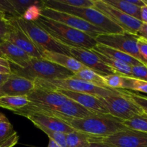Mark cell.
<instances>
[{
	"mask_svg": "<svg viewBox=\"0 0 147 147\" xmlns=\"http://www.w3.org/2000/svg\"><path fill=\"white\" fill-rule=\"evenodd\" d=\"M59 119L75 131L94 137L103 138L128 129L123 121L110 114H95L84 119L61 117Z\"/></svg>",
	"mask_w": 147,
	"mask_h": 147,
	"instance_id": "obj_1",
	"label": "cell"
},
{
	"mask_svg": "<svg viewBox=\"0 0 147 147\" xmlns=\"http://www.w3.org/2000/svg\"><path fill=\"white\" fill-rule=\"evenodd\" d=\"M35 22L57 42L68 47L92 50L98 44L96 39L86 33L42 15Z\"/></svg>",
	"mask_w": 147,
	"mask_h": 147,
	"instance_id": "obj_2",
	"label": "cell"
},
{
	"mask_svg": "<svg viewBox=\"0 0 147 147\" xmlns=\"http://www.w3.org/2000/svg\"><path fill=\"white\" fill-rule=\"evenodd\" d=\"M11 73L30 80H50L70 78L73 73L43 58L32 57L24 67L10 64Z\"/></svg>",
	"mask_w": 147,
	"mask_h": 147,
	"instance_id": "obj_3",
	"label": "cell"
},
{
	"mask_svg": "<svg viewBox=\"0 0 147 147\" xmlns=\"http://www.w3.org/2000/svg\"><path fill=\"white\" fill-rule=\"evenodd\" d=\"M44 7L68 13L78 17L95 27L103 30L107 34H118L123 32L119 26L111 21L109 19L95 8H76L60 4L57 0L43 1Z\"/></svg>",
	"mask_w": 147,
	"mask_h": 147,
	"instance_id": "obj_4",
	"label": "cell"
},
{
	"mask_svg": "<svg viewBox=\"0 0 147 147\" xmlns=\"http://www.w3.org/2000/svg\"><path fill=\"white\" fill-rule=\"evenodd\" d=\"M34 82L36 86H40V87L50 89L52 90H70V91L78 92V93H88V94L100 98H105L110 95L117 94L119 93V89L113 90V89H106L97 87L84 80L73 78L72 77L50 80H37H37H34Z\"/></svg>",
	"mask_w": 147,
	"mask_h": 147,
	"instance_id": "obj_5",
	"label": "cell"
},
{
	"mask_svg": "<svg viewBox=\"0 0 147 147\" xmlns=\"http://www.w3.org/2000/svg\"><path fill=\"white\" fill-rule=\"evenodd\" d=\"M14 19L17 25L40 50V53L43 51H50L70 56V47L57 42L35 22L26 21L22 17Z\"/></svg>",
	"mask_w": 147,
	"mask_h": 147,
	"instance_id": "obj_6",
	"label": "cell"
},
{
	"mask_svg": "<svg viewBox=\"0 0 147 147\" xmlns=\"http://www.w3.org/2000/svg\"><path fill=\"white\" fill-rule=\"evenodd\" d=\"M139 37L136 34L123 32L118 34H101L96 37V40L98 44L116 49L132 56L146 65L139 51Z\"/></svg>",
	"mask_w": 147,
	"mask_h": 147,
	"instance_id": "obj_7",
	"label": "cell"
},
{
	"mask_svg": "<svg viewBox=\"0 0 147 147\" xmlns=\"http://www.w3.org/2000/svg\"><path fill=\"white\" fill-rule=\"evenodd\" d=\"M119 90V93L117 94L102 98L111 116L125 121L144 113L143 110L129 98L121 89Z\"/></svg>",
	"mask_w": 147,
	"mask_h": 147,
	"instance_id": "obj_8",
	"label": "cell"
},
{
	"mask_svg": "<svg viewBox=\"0 0 147 147\" xmlns=\"http://www.w3.org/2000/svg\"><path fill=\"white\" fill-rule=\"evenodd\" d=\"M41 15L86 33L94 39H96V37L100 34L105 33L103 30L82 20L80 17L68 13L44 7L42 9Z\"/></svg>",
	"mask_w": 147,
	"mask_h": 147,
	"instance_id": "obj_9",
	"label": "cell"
},
{
	"mask_svg": "<svg viewBox=\"0 0 147 147\" xmlns=\"http://www.w3.org/2000/svg\"><path fill=\"white\" fill-rule=\"evenodd\" d=\"M93 8L96 9L111 21L119 26L124 32L137 35L142 24L140 20L119 11L107 4L104 0H94Z\"/></svg>",
	"mask_w": 147,
	"mask_h": 147,
	"instance_id": "obj_10",
	"label": "cell"
},
{
	"mask_svg": "<svg viewBox=\"0 0 147 147\" xmlns=\"http://www.w3.org/2000/svg\"><path fill=\"white\" fill-rule=\"evenodd\" d=\"M99 141L113 147H146L147 134L126 129L111 136L98 138Z\"/></svg>",
	"mask_w": 147,
	"mask_h": 147,
	"instance_id": "obj_11",
	"label": "cell"
},
{
	"mask_svg": "<svg viewBox=\"0 0 147 147\" xmlns=\"http://www.w3.org/2000/svg\"><path fill=\"white\" fill-rule=\"evenodd\" d=\"M70 55L88 68L101 76L116 74L106 65L92 50L79 47H70Z\"/></svg>",
	"mask_w": 147,
	"mask_h": 147,
	"instance_id": "obj_12",
	"label": "cell"
},
{
	"mask_svg": "<svg viewBox=\"0 0 147 147\" xmlns=\"http://www.w3.org/2000/svg\"><path fill=\"white\" fill-rule=\"evenodd\" d=\"M9 19L11 23V27L7 35L4 37V40L12 43L31 57L42 58L40 50L34 45L28 36L24 32V31L17 25L14 21V19L13 17H9Z\"/></svg>",
	"mask_w": 147,
	"mask_h": 147,
	"instance_id": "obj_13",
	"label": "cell"
},
{
	"mask_svg": "<svg viewBox=\"0 0 147 147\" xmlns=\"http://www.w3.org/2000/svg\"><path fill=\"white\" fill-rule=\"evenodd\" d=\"M27 97L29 104L47 108L57 107L68 100L67 98L59 92L36 86Z\"/></svg>",
	"mask_w": 147,
	"mask_h": 147,
	"instance_id": "obj_14",
	"label": "cell"
},
{
	"mask_svg": "<svg viewBox=\"0 0 147 147\" xmlns=\"http://www.w3.org/2000/svg\"><path fill=\"white\" fill-rule=\"evenodd\" d=\"M70 100L76 102L95 114H109V110L102 98L90 94L64 90H55Z\"/></svg>",
	"mask_w": 147,
	"mask_h": 147,
	"instance_id": "obj_15",
	"label": "cell"
},
{
	"mask_svg": "<svg viewBox=\"0 0 147 147\" xmlns=\"http://www.w3.org/2000/svg\"><path fill=\"white\" fill-rule=\"evenodd\" d=\"M35 88L33 80L11 73L9 78L1 86L2 93L6 96H25Z\"/></svg>",
	"mask_w": 147,
	"mask_h": 147,
	"instance_id": "obj_16",
	"label": "cell"
},
{
	"mask_svg": "<svg viewBox=\"0 0 147 147\" xmlns=\"http://www.w3.org/2000/svg\"><path fill=\"white\" fill-rule=\"evenodd\" d=\"M26 118L28 119L38 129L44 128L53 131L63 132L66 134L75 131L64 121L54 116L36 113L29 115Z\"/></svg>",
	"mask_w": 147,
	"mask_h": 147,
	"instance_id": "obj_17",
	"label": "cell"
},
{
	"mask_svg": "<svg viewBox=\"0 0 147 147\" xmlns=\"http://www.w3.org/2000/svg\"><path fill=\"white\" fill-rule=\"evenodd\" d=\"M0 56L8 60L10 64L24 67L32 58L18 47L4 40L0 44Z\"/></svg>",
	"mask_w": 147,
	"mask_h": 147,
	"instance_id": "obj_18",
	"label": "cell"
},
{
	"mask_svg": "<svg viewBox=\"0 0 147 147\" xmlns=\"http://www.w3.org/2000/svg\"><path fill=\"white\" fill-rule=\"evenodd\" d=\"M42 58L52 62L66 70L73 73V74L80 71L83 69L86 68V66L78 61L74 57L63 53H55V52L43 51L41 53Z\"/></svg>",
	"mask_w": 147,
	"mask_h": 147,
	"instance_id": "obj_19",
	"label": "cell"
},
{
	"mask_svg": "<svg viewBox=\"0 0 147 147\" xmlns=\"http://www.w3.org/2000/svg\"><path fill=\"white\" fill-rule=\"evenodd\" d=\"M92 50H95V51L98 52V53H100V54L103 55L108 56V57H112V58L116 59V60L123 62V63H126V64H128L130 66L144 65L140 61L136 60V58L133 57L132 56L126 54V53L119 51V50H116V49L111 48V47H107V46L103 45L98 44V43Z\"/></svg>",
	"mask_w": 147,
	"mask_h": 147,
	"instance_id": "obj_20",
	"label": "cell"
},
{
	"mask_svg": "<svg viewBox=\"0 0 147 147\" xmlns=\"http://www.w3.org/2000/svg\"><path fill=\"white\" fill-rule=\"evenodd\" d=\"M98 57L106 65L109 66L110 68H111L116 74L121 75L123 76H126V77H131V66L129 65L126 63L123 62L118 60L116 59L112 58V57H108V56L103 55L95 50H92Z\"/></svg>",
	"mask_w": 147,
	"mask_h": 147,
	"instance_id": "obj_21",
	"label": "cell"
},
{
	"mask_svg": "<svg viewBox=\"0 0 147 147\" xmlns=\"http://www.w3.org/2000/svg\"><path fill=\"white\" fill-rule=\"evenodd\" d=\"M29 104V100L25 96H0V107L15 112Z\"/></svg>",
	"mask_w": 147,
	"mask_h": 147,
	"instance_id": "obj_22",
	"label": "cell"
},
{
	"mask_svg": "<svg viewBox=\"0 0 147 147\" xmlns=\"http://www.w3.org/2000/svg\"><path fill=\"white\" fill-rule=\"evenodd\" d=\"M72 78L84 80V81L88 82V83H90L93 86H97V87L110 89L107 87V86L105 83L103 76H100L99 74L96 73V72L93 71V70L88 68V67L83 69L80 71L73 74ZM113 90H115V89H113Z\"/></svg>",
	"mask_w": 147,
	"mask_h": 147,
	"instance_id": "obj_23",
	"label": "cell"
},
{
	"mask_svg": "<svg viewBox=\"0 0 147 147\" xmlns=\"http://www.w3.org/2000/svg\"><path fill=\"white\" fill-rule=\"evenodd\" d=\"M104 1L119 11L141 21V8L132 4L128 0H104Z\"/></svg>",
	"mask_w": 147,
	"mask_h": 147,
	"instance_id": "obj_24",
	"label": "cell"
},
{
	"mask_svg": "<svg viewBox=\"0 0 147 147\" xmlns=\"http://www.w3.org/2000/svg\"><path fill=\"white\" fill-rule=\"evenodd\" d=\"M92 136L74 131L66 134V147H86Z\"/></svg>",
	"mask_w": 147,
	"mask_h": 147,
	"instance_id": "obj_25",
	"label": "cell"
},
{
	"mask_svg": "<svg viewBox=\"0 0 147 147\" xmlns=\"http://www.w3.org/2000/svg\"><path fill=\"white\" fill-rule=\"evenodd\" d=\"M123 123L128 129L147 134V114L145 113L123 121Z\"/></svg>",
	"mask_w": 147,
	"mask_h": 147,
	"instance_id": "obj_26",
	"label": "cell"
},
{
	"mask_svg": "<svg viewBox=\"0 0 147 147\" xmlns=\"http://www.w3.org/2000/svg\"><path fill=\"white\" fill-rule=\"evenodd\" d=\"M123 90L147 93V82L126 76H123Z\"/></svg>",
	"mask_w": 147,
	"mask_h": 147,
	"instance_id": "obj_27",
	"label": "cell"
},
{
	"mask_svg": "<svg viewBox=\"0 0 147 147\" xmlns=\"http://www.w3.org/2000/svg\"><path fill=\"white\" fill-rule=\"evenodd\" d=\"M17 14L22 17L26 10L32 5L44 6L43 1L39 0H9Z\"/></svg>",
	"mask_w": 147,
	"mask_h": 147,
	"instance_id": "obj_28",
	"label": "cell"
},
{
	"mask_svg": "<svg viewBox=\"0 0 147 147\" xmlns=\"http://www.w3.org/2000/svg\"><path fill=\"white\" fill-rule=\"evenodd\" d=\"M121 90L129 98L131 99L136 104H137L143 110L145 114H147V96L130 91V90H123V89Z\"/></svg>",
	"mask_w": 147,
	"mask_h": 147,
	"instance_id": "obj_29",
	"label": "cell"
},
{
	"mask_svg": "<svg viewBox=\"0 0 147 147\" xmlns=\"http://www.w3.org/2000/svg\"><path fill=\"white\" fill-rule=\"evenodd\" d=\"M49 137V139L55 142L60 147H66V134L60 131H53L44 128H40Z\"/></svg>",
	"mask_w": 147,
	"mask_h": 147,
	"instance_id": "obj_30",
	"label": "cell"
},
{
	"mask_svg": "<svg viewBox=\"0 0 147 147\" xmlns=\"http://www.w3.org/2000/svg\"><path fill=\"white\" fill-rule=\"evenodd\" d=\"M15 131L8 119L0 121V146L11 137Z\"/></svg>",
	"mask_w": 147,
	"mask_h": 147,
	"instance_id": "obj_31",
	"label": "cell"
},
{
	"mask_svg": "<svg viewBox=\"0 0 147 147\" xmlns=\"http://www.w3.org/2000/svg\"><path fill=\"white\" fill-rule=\"evenodd\" d=\"M103 80L107 87L110 89H122L123 88V76L118 74L103 76Z\"/></svg>",
	"mask_w": 147,
	"mask_h": 147,
	"instance_id": "obj_32",
	"label": "cell"
},
{
	"mask_svg": "<svg viewBox=\"0 0 147 147\" xmlns=\"http://www.w3.org/2000/svg\"><path fill=\"white\" fill-rule=\"evenodd\" d=\"M44 6L32 5L29 7L24 13L22 18L26 21L36 22L41 17V11Z\"/></svg>",
	"mask_w": 147,
	"mask_h": 147,
	"instance_id": "obj_33",
	"label": "cell"
},
{
	"mask_svg": "<svg viewBox=\"0 0 147 147\" xmlns=\"http://www.w3.org/2000/svg\"><path fill=\"white\" fill-rule=\"evenodd\" d=\"M60 4L76 8H93L94 0H57Z\"/></svg>",
	"mask_w": 147,
	"mask_h": 147,
	"instance_id": "obj_34",
	"label": "cell"
},
{
	"mask_svg": "<svg viewBox=\"0 0 147 147\" xmlns=\"http://www.w3.org/2000/svg\"><path fill=\"white\" fill-rule=\"evenodd\" d=\"M0 12L5 14L7 17L20 18V16L17 14L13 6L10 3L9 0H0Z\"/></svg>",
	"mask_w": 147,
	"mask_h": 147,
	"instance_id": "obj_35",
	"label": "cell"
},
{
	"mask_svg": "<svg viewBox=\"0 0 147 147\" xmlns=\"http://www.w3.org/2000/svg\"><path fill=\"white\" fill-rule=\"evenodd\" d=\"M131 78L147 82V65L131 66Z\"/></svg>",
	"mask_w": 147,
	"mask_h": 147,
	"instance_id": "obj_36",
	"label": "cell"
},
{
	"mask_svg": "<svg viewBox=\"0 0 147 147\" xmlns=\"http://www.w3.org/2000/svg\"><path fill=\"white\" fill-rule=\"evenodd\" d=\"M11 27V23L9 17L0 18V36L4 38Z\"/></svg>",
	"mask_w": 147,
	"mask_h": 147,
	"instance_id": "obj_37",
	"label": "cell"
},
{
	"mask_svg": "<svg viewBox=\"0 0 147 147\" xmlns=\"http://www.w3.org/2000/svg\"><path fill=\"white\" fill-rule=\"evenodd\" d=\"M138 47L141 56L147 65V40L139 37L138 40Z\"/></svg>",
	"mask_w": 147,
	"mask_h": 147,
	"instance_id": "obj_38",
	"label": "cell"
},
{
	"mask_svg": "<svg viewBox=\"0 0 147 147\" xmlns=\"http://www.w3.org/2000/svg\"><path fill=\"white\" fill-rule=\"evenodd\" d=\"M11 66L8 60L0 56V74H11Z\"/></svg>",
	"mask_w": 147,
	"mask_h": 147,
	"instance_id": "obj_39",
	"label": "cell"
},
{
	"mask_svg": "<svg viewBox=\"0 0 147 147\" xmlns=\"http://www.w3.org/2000/svg\"><path fill=\"white\" fill-rule=\"evenodd\" d=\"M19 138L20 137H19L17 132L14 131V133L11 135V137L7 139L4 143H3L0 147H14L18 143Z\"/></svg>",
	"mask_w": 147,
	"mask_h": 147,
	"instance_id": "obj_40",
	"label": "cell"
},
{
	"mask_svg": "<svg viewBox=\"0 0 147 147\" xmlns=\"http://www.w3.org/2000/svg\"><path fill=\"white\" fill-rule=\"evenodd\" d=\"M98 137H93L90 139V142L88 144L87 146L86 147H113L111 146L109 144L104 143V142H102L100 141H99L98 139Z\"/></svg>",
	"mask_w": 147,
	"mask_h": 147,
	"instance_id": "obj_41",
	"label": "cell"
},
{
	"mask_svg": "<svg viewBox=\"0 0 147 147\" xmlns=\"http://www.w3.org/2000/svg\"><path fill=\"white\" fill-rule=\"evenodd\" d=\"M137 35L141 38L147 40V24L142 22V26L137 33Z\"/></svg>",
	"mask_w": 147,
	"mask_h": 147,
	"instance_id": "obj_42",
	"label": "cell"
},
{
	"mask_svg": "<svg viewBox=\"0 0 147 147\" xmlns=\"http://www.w3.org/2000/svg\"><path fill=\"white\" fill-rule=\"evenodd\" d=\"M141 21L147 24V5L146 4L141 8Z\"/></svg>",
	"mask_w": 147,
	"mask_h": 147,
	"instance_id": "obj_43",
	"label": "cell"
},
{
	"mask_svg": "<svg viewBox=\"0 0 147 147\" xmlns=\"http://www.w3.org/2000/svg\"><path fill=\"white\" fill-rule=\"evenodd\" d=\"M130 3H131L134 5L138 7H143L144 6H145V3L144 1V0H128Z\"/></svg>",
	"mask_w": 147,
	"mask_h": 147,
	"instance_id": "obj_44",
	"label": "cell"
},
{
	"mask_svg": "<svg viewBox=\"0 0 147 147\" xmlns=\"http://www.w3.org/2000/svg\"><path fill=\"white\" fill-rule=\"evenodd\" d=\"M11 74H0V86H2L6 81H7Z\"/></svg>",
	"mask_w": 147,
	"mask_h": 147,
	"instance_id": "obj_45",
	"label": "cell"
},
{
	"mask_svg": "<svg viewBox=\"0 0 147 147\" xmlns=\"http://www.w3.org/2000/svg\"><path fill=\"white\" fill-rule=\"evenodd\" d=\"M47 147H60V146H58V145L57 144L55 143V142H54L53 141L50 140L49 141V144H48V146Z\"/></svg>",
	"mask_w": 147,
	"mask_h": 147,
	"instance_id": "obj_46",
	"label": "cell"
},
{
	"mask_svg": "<svg viewBox=\"0 0 147 147\" xmlns=\"http://www.w3.org/2000/svg\"><path fill=\"white\" fill-rule=\"evenodd\" d=\"M7 118L6 117V116H4V115L3 114V113H0V121H1L7 120Z\"/></svg>",
	"mask_w": 147,
	"mask_h": 147,
	"instance_id": "obj_47",
	"label": "cell"
},
{
	"mask_svg": "<svg viewBox=\"0 0 147 147\" xmlns=\"http://www.w3.org/2000/svg\"><path fill=\"white\" fill-rule=\"evenodd\" d=\"M4 17H7V16L4 14H3V13L0 12V18H4Z\"/></svg>",
	"mask_w": 147,
	"mask_h": 147,
	"instance_id": "obj_48",
	"label": "cell"
},
{
	"mask_svg": "<svg viewBox=\"0 0 147 147\" xmlns=\"http://www.w3.org/2000/svg\"><path fill=\"white\" fill-rule=\"evenodd\" d=\"M3 41H4V38L3 37H1V36H0V44H1Z\"/></svg>",
	"mask_w": 147,
	"mask_h": 147,
	"instance_id": "obj_49",
	"label": "cell"
},
{
	"mask_svg": "<svg viewBox=\"0 0 147 147\" xmlns=\"http://www.w3.org/2000/svg\"><path fill=\"white\" fill-rule=\"evenodd\" d=\"M4 96V94H3L2 92H1V86H0V96Z\"/></svg>",
	"mask_w": 147,
	"mask_h": 147,
	"instance_id": "obj_50",
	"label": "cell"
},
{
	"mask_svg": "<svg viewBox=\"0 0 147 147\" xmlns=\"http://www.w3.org/2000/svg\"><path fill=\"white\" fill-rule=\"evenodd\" d=\"M144 1L145 4H146V5H147V0H144Z\"/></svg>",
	"mask_w": 147,
	"mask_h": 147,
	"instance_id": "obj_51",
	"label": "cell"
},
{
	"mask_svg": "<svg viewBox=\"0 0 147 147\" xmlns=\"http://www.w3.org/2000/svg\"><path fill=\"white\" fill-rule=\"evenodd\" d=\"M146 147H147V146H146Z\"/></svg>",
	"mask_w": 147,
	"mask_h": 147,
	"instance_id": "obj_52",
	"label": "cell"
}]
</instances>
